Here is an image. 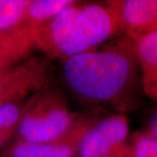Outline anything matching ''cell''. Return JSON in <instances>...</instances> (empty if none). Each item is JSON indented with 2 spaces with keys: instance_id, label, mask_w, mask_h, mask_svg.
Instances as JSON below:
<instances>
[{
  "instance_id": "cell-2",
  "label": "cell",
  "mask_w": 157,
  "mask_h": 157,
  "mask_svg": "<svg viewBox=\"0 0 157 157\" xmlns=\"http://www.w3.org/2000/svg\"><path fill=\"white\" fill-rule=\"evenodd\" d=\"M119 33L117 17L108 6L74 2L38 29L36 45L66 59Z\"/></svg>"
},
{
  "instance_id": "cell-8",
  "label": "cell",
  "mask_w": 157,
  "mask_h": 157,
  "mask_svg": "<svg viewBox=\"0 0 157 157\" xmlns=\"http://www.w3.org/2000/svg\"><path fill=\"white\" fill-rule=\"evenodd\" d=\"M135 52L142 92L157 101V31L135 40Z\"/></svg>"
},
{
  "instance_id": "cell-7",
  "label": "cell",
  "mask_w": 157,
  "mask_h": 157,
  "mask_svg": "<svg viewBox=\"0 0 157 157\" xmlns=\"http://www.w3.org/2000/svg\"><path fill=\"white\" fill-rule=\"evenodd\" d=\"M92 127L89 121H78L65 138L52 142L33 143L19 140L9 147L7 154L10 157H72Z\"/></svg>"
},
{
  "instance_id": "cell-3",
  "label": "cell",
  "mask_w": 157,
  "mask_h": 157,
  "mask_svg": "<svg viewBox=\"0 0 157 157\" xmlns=\"http://www.w3.org/2000/svg\"><path fill=\"white\" fill-rule=\"evenodd\" d=\"M78 122L59 94L39 93L27 102L17 131L21 140L47 143L65 138Z\"/></svg>"
},
{
  "instance_id": "cell-14",
  "label": "cell",
  "mask_w": 157,
  "mask_h": 157,
  "mask_svg": "<svg viewBox=\"0 0 157 157\" xmlns=\"http://www.w3.org/2000/svg\"><path fill=\"white\" fill-rule=\"evenodd\" d=\"M103 157H128V147L125 145L122 147H121V148L113 151L111 154Z\"/></svg>"
},
{
  "instance_id": "cell-9",
  "label": "cell",
  "mask_w": 157,
  "mask_h": 157,
  "mask_svg": "<svg viewBox=\"0 0 157 157\" xmlns=\"http://www.w3.org/2000/svg\"><path fill=\"white\" fill-rule=\"evenodd\" d=\"M74 3L73 0H33L30 1L24 23L33 31L58 15Z\"/></svg>"
},
{
  "instance_id": "cell-12",
  "label": "cell",
  "mask_w": 157,
  "mask_h": 157,
  "mask_svg": "<svg viewBox=\"0 0 157 157\" xmlns=\"http://www.w3.org/2000/svg\"><path fill=\"white\" fill-rule=\"evenodd\" d=\"M128 157H157V140L145 133L136 134L128 147Z\"/></svg>"
},
{
  "instance_id": "cell-6",
  "label": "cell",
  "mask_w": 157,
  "mask_h": 157,
  "mask_svg": "<svg viewBox=\"0 0 157 157\" xmlns=\"http://www.w3.org/2000/svg\"><path fill=\"white\" fill-rule=\"evenodd\" d=\"M107 6L117 17L121 33L135 41L157 31V0H113Z\"/></svg>"
},
{
  "instance_id": "cell-5",
  "label": "cell",
  "mask_w": 157,
  "mask_h": 157,
  "mask_svg": "<svg viewBox=\"0 0 157 157\" xmlns=\"http://www.w3.org/2000/svg\"><path fill=\"white\" fill-rule=\"evenodd\" d=\"M129 134L127 116L116 114L94 124L78 146L80 157H103L125 146Z\"/></svg>"
},
{
  "instance_id": "cell-13",
  "label": "cell",
  "mask_w": 157,
  "mask_h": 157,
  "mask_svg": "<svg viewBox=\"0 0 157 157\" xmlns=\"http://www.w3.org/2000/svg\"><path fill=\"white\" fill-rule=\"evenodd\" d=\"M144 133L146 135L151 136L152 138L157 140V108L154 113V115H153L151 121H150L149 128Z\"/></svg>"
},
{
  "instance_id": "cell-1",
  "label": "cell",
  "mask_w": 157,
  "mask_h": 157,
  "mask_svg": "<svg viewBox=\"0 0 157 157\" xmlns=\"http://www.w3.org/2000/svg\"><path fill=\"white\" fill-rule=\"evenodd\" d=\"M63 75L70 89L85 101L129 110L141 88L135 41L122 35L101 49L69 57L64 63Z\"/></svg>"
},
{
  "instance_id": "cell-11",
  "label": "cell",
  "mask_w": 157,
  "mask_h": 157,
  "mask_svg": "<svg viewBox=\"0 0 157 157\" xmlns=\"http://www.w3.org/2000/svg\"><path fill=\"white\" fill-rule=\"evenodd\" d=\"M26 106L27 102L24 105L13 102L0 108V148L17 130Z\"/></svg>"
},
{
  "instance_id": "cell-4",
  "label": "cell",
  "mask_w": 157,
  "mask_h": 157,
  "mask_svg": "<svg viewBox=\"0 0 157 157\" xmlns=\"http://www.w3.org/2000/svg\"><path fill=\"white\" fill-rule=\"evenodd\" d=\"M49 82L48 65L33 58L0 73V108L39 92Z\"/></svg>"
},
{
  "instance_id": "cell-10",
  "label": "cell",
  "mask_w": 157,
  "mask_h": 157,
  "mask_svg": "<svg viewBox=\"0 0 157 157\" xmlns=\"http://www.w3.org/2000/svg\"><path fill=\"white\" fill-rule=\"evenodd\" d=\"M30 1L0 0V34L17 29L25 21Z\"/></svg>"
}]
</instances>
